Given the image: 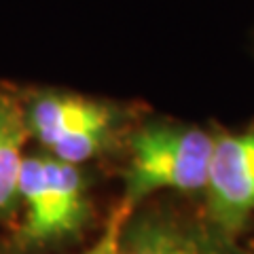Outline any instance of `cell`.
Returning a JSON list of instances; mask_svg holds the SVG:
<instances>
[{
  "label": "cell",
  "mask_w": 254,
  "mask_h": 254,
  "mask_svg": "<svg viewBox=\"0 0 254 254\" xmlns=\"http://www.w3.org/2000/svg\"><path fill=\"white\" fill-rule=\"evenodd\" d=\"M216 131L201 125L148 119L127 131L121 201L138 208L161 190L199 195L205 189Z\"/></svg>",
  "instance_id": "1"
},
{
  "label": "cell",
  "mask_w": 254,
  "mask_h": 254,
  "mask_svg": "<svg viewBox=\"0 0 254 254\" xmlns=\"http://www.w3.org/2000/svg\"><path fill=\"white\" fill-rule=\"evenodd\" d=\"M15 254H41L72 242L91 222V180L83 165L47 153L23 157Z\"/></svg>",
  "instance_id": "2"
},
{
  "label": "cell",
  "mask_w": 254,
  "mask_h": 254,
  "mask_svg": "<svg viewBox=\"0 0 254 254\" xmlns=\"http://www.w3.org/2000/svg\"><path fill=\"white\" fill-rule=\"evenodd\" d=\"M21 98L30 138L43 153L72 165L104 157L131 129V110L106 98L58 87L23 89Z\"/></svg>",
  "instance_id": "3"
},
{
  "label": "cell",
  "mask_w": 254,
  "mask_h": 254,
  "mask_svg": "<svg viewBox=\"0 0 254 254\" xmlns=\"http://www.w3.org/2000/svg\"><path fill=\"white\" fill-rule=\"evenodd\" d=\"M119 254H254L240 237L218 229L199 210L165 201H144L121 229Z\"/></svg>",
  "instance_id": "4"
},
{
  "label": "cell",
  "mask_w": 254,
  "mask_h": 254,
  "mask_svg": "<svg viewBox=\"0 0 254 254\" xmlns=\"http://www.w3.org/2000/svg\"><path fill=\"white\" fill-rule=\"evenodd\" d=\"M201 212L225 233L240 237L254 216V123L214 140Z\"/></svg>",
  "instance_id": "5"
},
{
  "label": "cell",
  "mask_w": 254,
  "mask_h": 254,
  "mask_svg": "<svg viewBox=\"0 0 254 254\" xmlns=\"http://www.w3.org/2000/svg\"><path fill=\"white\" fill-rule=\"evenodd\" d=\"M30 140L21 91L0 85V218L19 212V176Z\"/></svg>",
  "instance_id": "6"
},
{
  "label": "cell",
  "mask_w": 254,
  "mask_h": 254,
  "mask_svg": "<svg viewBox=\"0 0 254 254\" xmlns=\"http://www.w3.org/2000/svg\"><path fill=\"white\" fill-rule=\"evenodd\" d=\"M129 212H131L129 205H125L123 201H119L113 208V212H110L106 225H104V229H102V235L81 254H119L121 229H123L125 218L129 216Z\"/></svg>",
  "instance_id": "7"
}]
</instances>
